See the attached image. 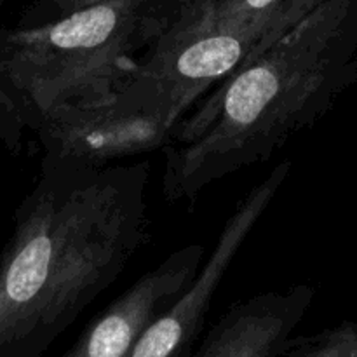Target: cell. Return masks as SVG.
Here are the masks:
<instances>
[{
	"mask_svg": "<svg viewBox=\"0 0 357 357\" xmlns=\"http://www.w3.org/2000/svg\"><path fill=\"white\" fill-rule=\"evenodd\" d=\"M199 0H107L56 23L0 28V142L61 110L114 100L142 59Z\"/></svg>",
	"mask_w": 357,
	"mask_h": 357,
	"instance_id": "cell-3",
	"label": "cell"
},
{
	"mask_svg": "<svg viewBox=\"0 0 357 357\" xmlns=\"http://www.w3.org/2000/svg\"><path fill=\"white\" fill-rule=\"evenodd\" d=\"M174 129L114 100L61 110L35 131L44 157L84 166H108L139 153L164 150Z\"/></svg>",
	"mask_w": 357,
	"mask_h": 357,
	"instance_id": "cell-4",
	"label": "cell"
},
{
	"mask_svg": "<svg viewBox=\"0 0 357 357\" xmlns=\"http://www.w3.org/2000/svg\"><path fill=\"white\" fill-rule=\"evenodd\" d=\"M206 257L202 244L173 251L117 296L59 357H129L146 328L194 282Z\"/></svg>",
	"mask_w": 357,
	"mask_h": 357,
	"instance_id": "cell-5",
	"label": "cell"
},
{
	"mask_svg": "<svg viewBox=\"0 0 357 357\" xmlns=\"http://www.w3.org/2000/svg\"><path fill=\"white\" fill-rule=\"evenodd\" d=\"M357 0H324L202 98L164 149L162 194L204 188L267 162L333 107L357 72Z\"/></svg>",
	"mask_w": 357,
	"mask_h": 357,
	"instance_id": "cell-2",
	"label": "cell"
},
{
	"mask_svg": "<svg viewBox=\"0 0 357 357\" xmlns=\"http://www.w3.org/2000/svg\"><path fill=\"white\" fill-rule=\"evenodd\" d=\"M316 291L309 284L271 289L232 303L190 357H282Z\"/></svg>",
	"mask_w": 357,
	"mask_h": 357,
	"instance_id": "cell-6",
	"label": "cell"
},
{
	"mask_svg": "<svg viewBox=\"0 0 357 357\" xmlns=\"http://www.w3.org/2000/svg\"><path fill=\"white\" fill-rule=\"evenodd\" d=\"M149 160L44 157L0 257V357H42L150 237Z\"/></svg>",
	"mask_w": 357,
	"mask_h": 357,
	"instance_id": "cell-1",
	"label": "cell"
},
{
	"mask_svg": "<svg viewBox=\"0 0 357 357\" xmlns=\"http://www.w3.org/2000/svg\"><path fill=\"white\" fill-rule=\"evenodd\" d=\"M107 0H33L26 9L21 13L17 20V28H37L44 24L56 23L79 10L89 9Z\"/></svg>",
	"mask_w": 357,
	"mask_h": 357,
	"instance_id": "cell-8",
	"label": "cell"
},
{
	"mask_svg": "<svg viewBox=\"0 0 357 357\" xmlns=\"http://www.w3.org/2000/svg\"><path fill=\"white\" fill-rule=\"evenodd\" d=\"M282 357H357V323H344L314 335H295Z\"/></svg>",
	"mask_w": 357,
	"mask_h": 357,
	"instance_id": "cell-7",
	"label": "cell"
},
{
	"mask_svg": "<svg viewBox=\"0 0 357 357\" xmlns=\"http://www.w3.org/2000/svg\"><path fill=\"white\" fill-rule=\"evenodd\" d=\"M3 2H6V0H0V7H2V6H3Z\"/></svg>",
	"mask_w": 357,
	"mask_h": 357,
	"instance_id": "cell-9",
	"label": "cell"
}]
</instances>
